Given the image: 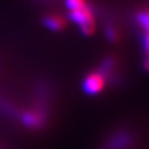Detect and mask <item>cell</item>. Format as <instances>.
<instances>
[{
	"label": "cell",
	"mask_w": 149,
	"mask_h": 149,
	"mask_svg": "<svg viewBox=\"0 0 149 149\" xmlns=\"http://www.w3.org/2000/svg\"><path fill=\"white\" fill-rule=\"evenodd\" d=\"M68 16L74 25L78 27L83 35L90 36L92 35L96 30V21H95V15H93V10L90 5H87L82 9L73 11H68Z\"/></svg>",
	"instance_id": "6da1fadb"
},
{
	"label": "cell",
	"mask_w": 149,
	"mask_h": 149,
	"mask_svg": "<svg viewBox=\"0 0 149 149\" xmlns=\"http://www.w3.org/2000/svg\"><path fill=\"white\" fill-rule=\"evenodd\" d=\"M104 85H106V78L100 72L95 71L85 77V80L82 82V88L83 92L87 93V95L95 96L103 90Z\"/></svg>",
	"instance_id": "7a4b0ae2"
},
{
	"label": "cell",
	"mask_w": 149,
	"mask_h": 149,
	"mask_svg": "<svg viewBox=\"0 0 149 149\" xmlns=\"http://www.w3.org/2000/svg\"><path fill=\"white\" fill-rule=\"evenodd\" d=\"M133 138L128 132H118L113 134L108 143L102 149H125L130 146Z\"/></svg>",
	"instance_id": "3957f363"
},
{
	"label": "cell",
	"mask_w": 149,
	"mask_h": 149,
	"mask_svg": "<svg viewBox=\"0 0 149 149\" xmlns=\"http://www.w3.org/2000/svg\"><path fill=\"white\" fill-rule=\"evenodd\" d=\"M45 114L40 111H30L25 112L21 117V122L24 123L26 127L30 128H39L45 122Z\"/></svg>",
	"instance_id": "277c9868"
},
{
	"label": "cell",
	"mask_w": 149,
	"mask_h": 149,
	"mask_svg": "<svg viewBox=\"0 0 149 149\" xmlns=\"http://www.w3.org/2000/svg\"><path fill=\"white\" fill-rule=\"evenodd\" d=\"M42 25L50 31H61L65 29V20L58 15H45L42 17Z\"/></svg>",
	"instance_id": "5b68a950"
},
{
	"label": "cell",
	"mask_w": 149,
	"mask_h": 149,
	"mask_svg": "<svg viewBox=\"0 0 149 149\" xmlns=\"http://www.w3.org/2000/svg\"><path fill=\"white\" fill-rule=\"evenodd\" d=\"M116 63H117V61H116V58L113 56H107L106 58L102 60L97 72H100L104 78H107L108 76H111L113 70L116 68Z\"/></svg>",
	"instance_id": "8992f818"
},
{
	"label": "cell",
	"mask_w": 149,
	"mask_h": 149,
	"mask_svg": "<svg viewBox=\"0 0 149 149\" xmlns=\"http://www.w3.org/2000/svg\"><path fill=\"white\" fill-rule=\"evenodd\" d=\"M136 21L144 31H149V10L139 11L136 15Z\"/></svg>",
	"instance_id": "52a82bcc"
},
{
	"label": "cell",
	"mask_w": 149,
	"mask_h": 149,
	"mask_svg": "<svg viewBox=\"0 0 149 149\" xmlns=\"http://www.w3.org/2000/svg\"><path fill=\"white\" fill-rule=\"evenodd\" d=\"M65 4H66V8L68 11L78 10V9H82L88 5L86 0H65Z\"/></svg>",
	"instance_id": "ba28073f"
},
{
	"label": "cell",
	"mask_w": 149,
	"mask_h": 149,
	"mask_svg": "<svg viewBox=\"0 0 149 149\" xmlns=\"http://www.w3.org/2000/svg\"><path fill=\"white\" fill-rule=\"evenodd\" d=\"M104 35H106V39L111 41V42H114L118 39V31L112 24H107L104 26Z\"/></svg>",
	"instance_id": "9c48e42d"
},
{
	"label": "cell",
	"mask_w": 149,
	"mask_h": 149,
	"mask_svg": "<svg viewBox=\"0 0 149 149\" xmlns=\"http://www.w3.org/2000/svg\"><path fill=\"white\" fill-rule=\"evenodd\" d=\"M143 49L146 51V54L149 52V31H146V34L143 36Z\"/></svg>",
	"instance_id": "30bf717a"
},
{
	"label": "cell",
	"mask_w": 149,
	"mask_h": 149,
	"mask_svg": "<svg viewBox=\"0 0 149 149\" xmlns=\"http://www.w3.org/2000/svg\"><path fill=\"white\" fill-rule=\"evenodd\" d=\"M143 68H144V71L149 72V52H147L146 58H144V61H143Z\"/></svg>",
	"instance_id": "8fae6325"
}]
</instances>
